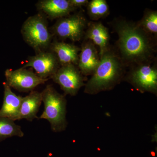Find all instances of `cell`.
I'll return each mask as SVG.
<instances>
[{
	"label": "cell",
	"mask_w": 157,
	"mask_h": 157,
	"mask_svg": "<svg viewBox=\"0 0 157 157\" xmlns=\"http://www.w3.org/2000/svg\"><path fill=\"white\" fill-rule=\"evenodd\" d=\"M56 56L52 52H41L35 56L29 57L22 68L32 67L35 73L43 79H48L59 68Z\"/></svg>",
	"instance_id": "9c48e42d"
},
{
	"label": "cell",
	"mask_w": 157,
	"mask_h": 157,
	"mask_svg": "<svg viewBox=\"0 0 157 157\" xmlns=\"http://www.w3.org/2000/svg\"><path fill=\"white\" fill-rule=\"evenodd\" d=\"M5 75L6 82L10 87L23 92H31L48 79L40 78L33 71L24 68L14 70L7 69Z\"/></svg>",
	"instance_id": "ba28073f"
},
{
	"label": "cell",
	"mask_w": 157,
	"mask_h": 157,
	"mask_svg": "<svg viewBox=\"0 0 157 157\" xmlns=\"http://www.w3.org/2000/svg\"><path fill=\"white\" fill-rule=\"evenodd\" d=\"M87 20L82 13H77L62 17L53 27L54 33L63 39L79 41L84 36L87 27Z\"/></svg>",
	"instance_id": "8992f818"
},
{
	"label": "cell",
	"mask_w": 157,
	"mask_h": 157,
	"mask_svg": "<svg viewBox=\"0 0 157 157\" xmlns=\"http://www.w3.org/2000/svg\"><path fill=\"white\" fill-rule=\"evenodd\" d=\"M118 36L119 55L125 66H132L153 61L155 52L153 39L137 23L124 19L114 23Z\"/></svg>",
	"instance_id": "6da1fadb"
},
{
	"label": "cell",
	"mask_w": 157,
	"mask_h": 157,
	"mask_svg": "<svg viewBox=\"0 0 157 157\" xmlns=\"http://www.w3.org/2000/svg\"><path fill=\"white\" fill-rule=\"evenodd\" d=\"M4 88L2 106L0 109V117H5L17 121V116L23 98L15 94L6 82L3 83Z\"/></svg>",
	"instance_id": "5bb4252c"
},
{
	"label": "cell",
	"mask_w": 157,
	"mask_h": 157,
	"mask_svg": "<svg viewBox=\"0 0 157 157\" xmlns=\"http://www.w3.org/2000/svg\"><path fill=\"white\" fill-rule=\"evenodd\" d=\"M21 31L25 42L39 52L50 45L51 34L43 14H38L29 17L24 23Z\"/></svg>",
	"instance_id": "277c9868"
},
{
	"label": "cell",
	"mask_w": 157,
	"mask_h": 157,
	"mask_svg": "<svg viewBox=\"0 0 157 157\" xmlns=\"http://www.w3.org/2000/svg\"><path fill=\"white\" fill-rule=\"evenodd\" d=\"M71 5L75 9L87 6L89 3L88 0H69Z\"/></svg>",
	"instance_id": "d6986e66"
},
{
	"label": "cell",
	"mask_w": 157,
	"mask_h": 157,
	"mask_svg": "<svg viewBox=\"0 0 157 157\" xmlns=\"http://www.w3.org/2000/svg\"><path fill=\"white\" fill-rule=\"evenodd\" d=\"M42 102V93L37 91H31L28 95L23 98L17 120L26 119L32 121L36 118Z\"/></svg>",
	"instance_id": "9a60e30c"
},
{
	"label": "cell",
	"mask_w": 157,
	"mask_h": 157,
	"mask_svg": "<svg viewBox=\"0 0 157 157\" xmlns=\"http://www.w3.org/2000/svg\"><path fill=\"white\" fill-rule=\"evenodd\" d=\"M100 62L85 85L84 92L97 94L111 89L121 81L125 65L120 57L109 47L100 56Z\"/></svg>",
	"instance_id": "7a4b0ae2"
},
{
	"label": "cell",
	"mask_w": 157,
	"mask_h": 157,
	"mask_svg": "<svg viewBox=\"0 0 157 157\" xmlns=\"http://www.w3.org/2000/svg\"><path fill=\"white\" fill-rule=\"evenodd\" d=\"M51 49L54 53L61 66L77 65L80 48L76 45L63 42H53Z\"/></svg>",
	"instance_id": "4fadbf2b"
},
{
	"label": "cell",
	"mask_w": 157,
	"mask_h": 157,
	"mask_svg": "<svg viewBox=\"0 0 157 157\" xmlns=\"http://www.w3.org/2000/svg\"><path fill=\"white\" fill-rule=\"evenodd\" d=\"M37 7L51 19L66 17L75 9L69 0H42L37 3Z\"/></svg>",
	"instance_id": "8fae6325"
},
{
	"label": "cell",
	"mask_w": 157,
	"mask_h": 157,
	"mask_svg": "<svg viewBox=\"0 0 157 157\" xmlns=\"http://www.w3.org/2000/svg\"><path fill=\"white\" fill-rule=\"evenodd\" d=\"M153 61L132 66L128 81L141 92L157 93V68Z\"/></svg>",
	"instance_id": "5b68a950"
},
{
	"label": "cell",
	"mask_w": 157,
	"mask_h": 157,
	"mask_svg": "<svg viewBox=\"0 0 157 157\" xmlns=\"http://www.w3.org/2000/svg\"><path fill=\"white\" fill-rule=\"evenodd\" d=\"M21 127L14 121L5 117H0V142L10 137L17 136L23 137Z\"/></svg>",
	"instance_id": "e0dca14e"
},
{
	"label": "cell",
	"mask_w": 157,
	"mask_h": 157,
	"mask_svg": "<svg viewBox=\"0 0 157 157\" xmlns=\"http://www.w3.org/2000/svg\"><path fill=\"white\" fill-rule=\"evenodd\" d=\"M86 6L89 16L93 20L106 17L109 12V6L105 0H92Z\"/></svg>",
	"instance_id": "ac0fdd59"
},
{
	"label": "cell",
	"mask_w": 157,
	"mask_h": 157,
	"mask_svg": "<svg viewBox=\"0 0 157 157\" xmlns=\"http://www.w3.org/2000/svg\"><path fill=\"white\" fill-rule=\"evenodd\" d=\"M85 39L99 47L100 56L109 48V35L108 29L101 22H90L85 31Z\"/></svg>",
	"instance_id": "7c38bea8"
},
{
	"label": "cell",
	"mask_w": 157,
	"mask_h": 157,
	"mask_svg": "<svg viewBox=\"0 0 157 157\" xmlns=\"http://www.w3.org/2000/svg\"><path fill=\"white\" fill-rule=\"evenodd\" d=\"M82 43L78 56V69L83 76L92 75L100 62L96 45L87 39Z\"/></svg>",
	"instance_id": "30bf717a"
},
{
	"label": "cell",
	"mask_w": 157,
	"mask_h": 157,
	"mask_svg": "<svg viewBox=\"0 0 157 157\" xmlns=\"http://www.w3.org/2000/svg\"><path fill=\"white\" fill-rule=\"evenodd\" d=\"M42 94L44 110L39 118L48 121L53 132L64 131L67 126V101L64 96L59 94L51 85H47Z\"/></svg>",
	"instance_id": "3957f363"
},
{
	"label": "cell",
	"mask_w": 157,
	"mask_h": 157,
	"mask_svg": "<svg viewBox=\"0 0 157 157\" xmlns=\"http://www.w3.org/2000/svg\"><path fill=\"white\" fill-rule=\"evenodd\" d=\"M66 94L75 96L84 85V77L75 65L62 66L51 77Z\"/></svg>",
	"instance_id": "52a82bcc"
},
{
	"label": "cell",
	"mask_w": 157,
	"mask_h": 157,
	"mask_svg": "<svg viewBox=\"0 0 157 157\" xmlns=\"http://www.w3.org/2000/svg\"><path fill=\"white\" fill-rule=\"evenodd\" d=\"M137 25L152 39H155L157 35V12L148 10L137 23Z\"/></svg>",
	"instance_id": "2e32d148"
}]
</instances>
